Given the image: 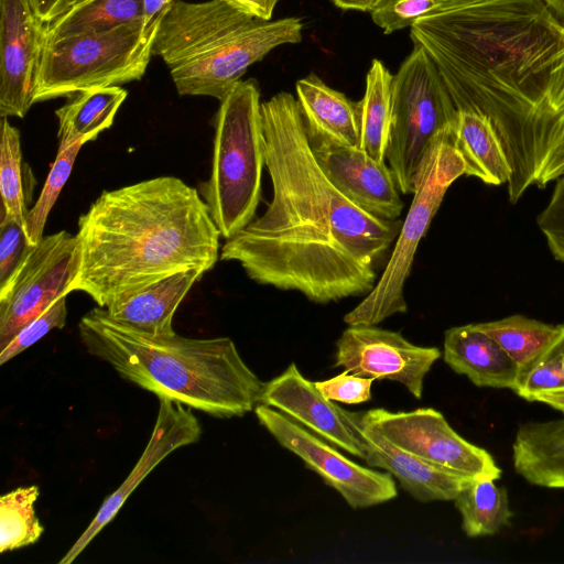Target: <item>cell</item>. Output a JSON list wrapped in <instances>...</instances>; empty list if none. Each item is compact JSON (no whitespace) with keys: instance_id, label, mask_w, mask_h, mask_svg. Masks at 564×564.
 I'll list each match as a JSON object with an SVG mask.
<instances>
[{"instance_id":"6da1fadb","label":"cell","mask_w":564,"mask_h":564,"mask_svg":"<svg viewBox=\"0 0 564 564\" xmlns=\"http://www.w3.org/2000/svg\"><path fill=\"white\" fill-rule=\"evenodd\" d=\"M272 199L229 239L220 259L240 263L262 285L326 304L367 295L402 220L377 218L345 197L314 155L295 97L261 104Z\"/></svg>"},{"instance_id":"7a4b0ae2","label":"cell","mask_w":564,"mask_h":564,"mask_svg":"<svg viewBox=\"0 0 564 564\" xmlns=\"http://www.w3.org/2000/svg\"><path fill=\"white\" fill-rule=\"evenodd\" d=\"M457 111L491 121L511 166L516 204L546 180V85L564 24L542 0H447L410 28Z\"/></svg>"},{"instance_id":"3957f363","label":"cell","mask_w":564,"mask_h":564,"mask_svg":"<svg viewBox=\"0 0 564 564\" xmlns=\"http://www.w3.org/2000/svg\"><path fill=\"white\" fill-rule=\"evenodd\" d=\"M75 237L66 294L82 291L107 307L174 273L212 270L221 235L197 188L159 176L104 191Z\"/></svg>"},{"instance_id":"277c9868","label":"cell","mask_w":564,"mask_h":564,"mask_svg":"<svg viewBox=\"0 0 564 564\" xmlns=\"http://www.w3.org/2000/svg\"><path fill=\"white\" fill-rule=\"evenodd\" d=\"M78 332L88 354L159 399L216 417L242 416L260 403L264 382L229 337L150 335L116 322L100 306L82 317Z\"/></svg>"},{"instance_id":"5b68a950","label":"cell","mask_w":564,"mask_h":564,"mask_svg":"<svg viewBox=\"0 0 564 564\" xmlns=\"http://www.w3.org/2000/svg\"><path fill=\"white\" fill-rule=\"evenodd\" d=\"M303 22L258 19L226 0H177L160 23L152 53L170 69L181 96L219 101L249 66L273 48L302 41Z\"/></svg>"},{"instance_id":"8992f818","label":"cell","mask_w":564,"mask_h":564,"mask_svg":"<svg viewBox=\"0 0 564 564\" xmlns=\"http://www.w3.org/2000/svg\"><path fill=\"white\" fill-rule=\"evenodd\" d=\"M261 104L258 83L239 80L219 101L214 118L212 170L199 194L225 239L256 218L261 200L265 166Z\"/></svg>"},{"instance_id":"52a82bcc","label":"cell","mask_w":564,"mask_h":564,"mask_svg":"<svg viewBox=\"0 0 564 564\" xmlns=\"http://www.w3.org/2000/svg\"><path fill=\"white\" fill-rule=\"evenodd\" d=\"M156 34L145 32L140 21L105 32L46 39L32 104L140 80Z\"/></svg>"},{"instance_id":"ba28073f","label":"cell","mask_w":564,"mask_h":564,"mask_svg":"<svg viewBox=\"0 0 564 564\" xmlns=\"http://www.w3.org/2000/svg\"><path fill=\"white\" fill-rule=\"evenodd\" d=\"M452 133H442L421 161L414 178L412 203L402 220L392 253L375 288L344 316L348 326L377 325L394 314L406 312L404 285L417 246L449 186L465 175V164L452 144Z\"/></svg>"},{"instance_id":"9c48e42d","label":"cell","mask_w":564,"mask_h":564,"mask_svg":"<svg viewBox=\"0 0 564 564\" xmlns=\"http://www.w3.org/2000/svg\"><path fill=\"white\" fill-rule=\"evenodd\" d=\"M457 109L433 61L419 45L393 75L391 123L386 159L402 194H412L425 153L453 131Z\"/></svg>"},{"instance_id":"30bf717a","label":"cell","mask_w":564,"mask_h":564,"mask_svg":"<svg viewBox=\"0 0 564 564\" xmlns=\"http://www.w3.org/2000/svg\"><path fill=\"white\" fill-rule=\"evenodd\" d=\"M364 426L375 430L394 446L440 468L475 479L498 480L501 469L485 449L469 443L432 408L409 412L372 409L358 413Z\"/></svg>"},{"instance_id":"8fae6325","label":"cell","mask_w":564,"mask_h":564,"mask_svg":"<svg viewBox=\"0 0 564 564\" xmlns=\"http://www.w3.org/2000/svg\"><path fill=\"white\" fill-rule=\"evenodd\" d=\"M76 237L66 230L31 246L7 285L0 289V350L29 322L66 294L75 270Z\"/></svg>"},{"instance_id":"7c38bea8","label":"cell","mask_w":564,"mask_h":564,"mask_svg":"<svg viewBox=\"0 0 564 564\" xmlns=\"http://www.w3.org/2000/svg\"><path fill=\"white\" fill-rule=\"evenodd\" d=\"M254 413L284 448L300 457L351 508H367L397 497L395 482L388 471L380 473L350 460L324 438L271 406L259 403Z\"/></svg>"},{"instance_id":"4fadbf2b","label":"cell","mask_w":564,"mask_h":564,"mask_svg":"<svg viewBox=\"0 0 564 564\" xmlns=\"http://www.w3.org/2000/svg\"><path fill=\"white\" fill-rule=\"evenodd\" d=\"M440 357L438 348L414 345L398 332L352 325L336 343L334 367L373 380L397 381L421 399L424 378Z\"/></svg>"},{"instance_id":"5bb4252c","label":"cell","mask_w":564,"mask_h":564,"mask_svg":"<svg viewBox=\"0 0 564 564\" xmlns=\"http://www.w3.org/2000/svg\"><path fill=\"white\" fill-rule=\"evenodd\" d=\"M47 23L31 0H0V116L23 118L32 104Z\"/></svg>"},{"instance_id":"9a60e30c","label":"cell","mask_w":564,"mask_h":564,"mask_svg":"<svg viewBox=\"0 0 564 564\" xmlns=\"http://www.w3.org/2000/svg\"><path fill=\"white\" fill-rule=\"evenodd\" d=\"M260 403L276 409L325 441L365 459L366 442L358 413L348 412L327 399L315 382L301 373L295 362L264 382Z\"/></svg>"},{"instance_id":"2e32d148","label":"cell","mask_w":564,"mask_h":564,"mask_svg":"<svg viewBox=\"0 0 564 564\" xmlns=\"http://www.w3.org/2000/svg\"><path fill=\"white\" fill-rule=\"evenodd\" d=\"M156 421L150 440L138 463L120 487L108 496L97 514L68 550L59 564L72 563L88 546L91 540L116 517L138 485L175 449L196 443L202 426L192 409L184 404L160 398Z\"/></svg>"},{"instance_id":"e0dca14e","label":"cell","mask_w":564,"mask_h":564,"mask_svg":"<svg viewBox=\"0 0 564 564\" xmlns=\"http://www.w3.org/2000/svg\"><path fill=\"white\" fill-rule=\"evenodd\" d=\"M311 145L321 169L345 197L377 218L399 219L404 203L386 162L377 161L359 147L323 141Z\"/></svg>"},{"instance_id":"ac0fdd59","label":"cell","mask_w":564,"mask_h":564,"mask_svg":"<svg viewBox=\"0 0 564 564\" xmlns=\"http://www.w3.org/2000/svg\"><path fill=\"white\" fill-rule=\"evenodd\" d=\"M360 427L366 442L364 460L367 465L388 471L406 492L421 502L454 501L474 479L432 465L394 446L375 430L362 424Z\"/></svg>"},{"instance_id":"d6986e66","label":"cell","mask_w":564,"mask_h":564,"mask_svg":"<svg viewBox=\"0 0 564 564\" xmlns=\"http://www.w3.org/2000/svg\"><path fill=\"white\" fill-rule=\"evenodd\" d=\"M444 361L477 387L511 389L519 386V368L506 350L475 324L451 327L444 335Z\"/></svg>"},{"instance_id":"ffe728a7","label":"cell","mask_w":564,"mask_h":564,"mask_svg":"<svg viewBox=\"0 0 564 564\" xmlns=\"http://www.w3.org/2000/svg\"><path fill=\"white\" fill-rule=\"evenodd\" d=\"M295 88L311 142L359 145V101H352L343 93L330 88L315 74L299 79Z\"/></svg>"},{"instance_id":"44dd1931","label":"cell","mask_w":564,"mask_h":564,"mask_svg":"<svg viewBox=\"0 0 564 564\" xmlns=\"http://www.w3.org/2000/svg\"><path fill=\"white\" fill-rule=\"evenodd\" d=\"M204 273L196 269L174 273L104 308L112 319L137 330L155 336L175 334L174 314Z\"/></svg>"},{"instance_id":"7402d4cb","label":"cell","mask_w":564,"mask_h":564,"mask_svg":"<svg viewBox=\"0 0 564 564\" xmlns=\"http://www.w3.org/2000/svg\"><path fill=\"white\" fill-rule=\"evenodd\" d=\"M512 463L529 484L564 489V417L520 424L512 443Z\"/></svg>"},{"instance_id":"603a6c76","label":"cell","mask_w":564,"mask_h":564,"mask_svg":"<svg viewBox=\"0 0 564 564\" xmlns=\"http://www.w3.org/2000/svg\"><path fill=\"white\" fill-rule=\"evenodd\" d=\"M452 144L464 161L465 175L489 185L509 182L511 166L488 117L474 111H458Z\"/></svg>"},{"instance_id":"cb8c5ba5","label":"cell","mask_w":564,"mask_h":564,"mask_svg":"<svg viewBox=\"0 0 564 564\" xmlns=\"http://www.w3.org/2000/svg\"><path fill=\"white\" fill-rule=\"evenodd\" d=\"M128 96L120 86H108L78 91L55 110L58 121V148L75 142L87 143L109 129Z\"/></svg>"},{"instance_id":"d4e9b609","label":"cell","mask_w":564,"mask_h":564,"mask_svg":"<svg viewBox=\"0 0 564 564\" xmlns=\"http://www.w3.org/2000/svg\"><path fill=\"white\" fill-rule=\"evenodd\" d=\"M475 325L494 338L517 364L520 375L519 384L525 375L564 338V323L546 324L520 314Z\"/></svg>"},{"instance_id":"484cf974","label":"cell","mask_w":564,"mask_h":564,"mask_svg":"<svg viewBox=\"0 0 564 564\" xmlns=\"http://www.w3.org/2000/svg\"><path fill=\"white\" fill-rule=\"evenodd\" d=\"M393 75L375 58L366 77L360 104L359 148L379 162H386L391 123V86Z\"/></svg>"},{"instance_id":"4316f807","label":"cell","mask_w":564,"mask_h":564,"mask_svg":"<svg viewBox=\"0 0 564 564\" xmlns=\"http://www.w3.org/2000/svg\"><path fill=\"white\" fill-rule=\"evenodd\" d=\"M143 0H89L47 23V40L105 32L143 21Z\"/></svg>"},{"instance_id":"83f0119b","label":"cell","mask_w":564,"mask_h":564,"mask_svg":"<svg viewBox=\"0 0 564 564\" xmlns=\"http://www.w3.org/2000/svg\"><path fill=\"white\" fill-rule=\"evenodd\" d=\"M492 479H473L455 498L462 529L469 538L491 535L510 525L507 490Z\"/></svg>"},{"instance_id":"f1b7e54d","label":"cell","mask_w":564,"mask_h":564,"mask_svg":"<svg viewBox=\"0 0 564 564\" xmlns=\"http://www.w3.org/2000/svg\"><path fill=\"white\" fill-rule=\"evenodd\" d=\"M39 495V487L32 485L19 487L0 498L1 553L31 545L44 532L34 508Z\"/></svg>"},{"instance_id":"f546056e","label":"cell","mask_w":564,"mask_h":564,"mask_svg":"<svg viewBox=\"0 0 564 564\" xmlns=\"http://www.w3.org/2000/svg\"><path fill=\"white\" fill-rule=\"evenodd\" d=\"M0 193V219H12L24 228L29 209L22 184L21 138L20 131L10 123L8 117H1Z\"/></svg>"},{"instance_id":"4dcf8cb0","label":"cell","mask_w":564,"mask_h":564,"mask_svg":"<svg viewBox=\"0 0 564 564\" xmlns=\"http://www.w3.org/2000/svg\"><path fill=\"white\" fill-rule=\"evenodd\" d=\"M545 110L546 178L550 184L564 175V40L549 74Z\"/></svg>"},{"instance_id":"1f68e13d","label":"cell","mask_w":564,"mask_h":564,"mask_svg":"<svg viewBox=\"0 0 564 564\" xmlns=\"http://www.w3.org/2000/svg\"><path fill=\"white\" fill-rule=\"evenodd\" d=\"M84 144L78 141L69 147L58 148L41 194L26 215L24 230L31 246H35L43 238L48 214L67 182L76 156Z\"/></svg>"},{"instance_id":"d6a6232c","label":"cell","mask_w":564,"mask_h":564,"mask_svg":"<svg viewBox=\"0 0 564 564\" xmlns=\"http://www.w3.org/2000/svg\"><path fill=\"white\" fill-rule=\"evenodd\" d=\"M447 0H379L371 19L384 34L411 28L416 21L440 9Z\"/></svg>"},{"instance_id":"836d02e7","label":"cell","mask_w":564,"mask_h":564,"mask_svg":"<svg viewBox=\"0 0 564 564\" xmlns=\"http://www.w3.org/2000/svg\"><path fill=\"white\" fill-rule=\"evenodd\" d=\"M66 295L58 297L39 316L29 322L13 339L0 350V365L29 348L54 328H63L66 324Z\"/></svg>"},{"instance_id":"e575fe53","label":"cell","mask_w":564,"mask_h":564,"mask_svg":"<svg viewBox=\"0 0 564 564\" xmlns=\"http://www.w3.org/2000/svg\"><path fill=\"white\" fill-rule=\"evenodd\" d=\"M560 389H564V338L525 375L514 392L531 401L535 393Z\"/></svg>"},{"instance_id":"d590c367","label":"cell","mask_w":564,"mask_h":564,"mask_svg":"<svg viewBox=\"0 0 564 564\" xmlns=\"http://www.w3.org/2000/svg\"><path fill=\"white\" fill-rule=\"evenodd\" d=\"M536 223L552 256L564 262V175L556 181L550 200Z\"/></svg>"},{"instance_id":"8d00e7d4","label":"cell","mask_w":564,"mask_h":564,"mask_svg":"<svg viewBox=\"0 0 564 564\" xmlns=\"http://www.w3.org/2000/svg\"><path fill=\"white\" fill-rule=\"evenodd\" d=\"M30 248L20 224L8 218L0 219V289L11 280Z\"/></svg>"},{"instance_id":"74e56055","label":"cell","mask_w":564,"mask_h":564,"mask_svg":"<svg viewBox=\"0 0 564 564\" xmlns=\"http://www.w3.org/2000/svg\"><path fill=\"white\" fill-rule=\"evenodd\" d=\"M372 378L360 377L344 370L324 381H316V388L329 400L346 404H358L371 399Z\"/></svg>"},{"instance_id":"f35d334b","label":"cell","mask_w":564,"mask_h":564,"mask_svg":"<svg viewBox=\"0 0 564 564\" xmlns=\"http://www.w3.org/2000/svg\"><path fill=\"white\" fill-rule=\"evenodd\" d=\"M177 0H143V30L158 32L161 21Z\"/></svg>"},{"instance_id":"ab89813d","label":"cell","mask_w":564,"mask_h":564,"mask_svg":"<svg viewBox=\"0 0 564 564\" xmlns=\"http://www.w3.org/2000/svg\"><path fill=\"white\" fill-rule=\"evenodd\" d=\"M75 0H31L34 11L45 22L50 23L68 11Z\"/></svg>"},{"instance_id":"60d3db41","label":"cell","mask_w":564,"mask_h":564,"mask_svg":"<svg viewBox=\"0 0 564 564\" xmlns=\"http://www.w3.org/2000/svg\"><path fill=\"white\" fill-rule=\"evenodd\" d=\"M230 4L243 10L245 12L264 20L270 21L273 10L279 0H226Z\"/></svg>"},{"instance_id":"b9f144b4","label":"cell","mask_w":564,"mask_h":564,"mask_svg":"<svg viewBox=\"0 0 564 564\" xmlns=\"http://www.w3.org/2000/svg\"><path fill=\"white\" fill-rule=\"evenodd\" d=\"M542 402L564 414V389L535 393L531 402Z\"/></svg>"},{"instance_id":"7bdbcfd3","label":"cell","mask_w":564,"mask_h":564,"mask_svg":"<svg viewBox=\"0 0 564 564\" xmlns=\"http://www.w3.org/2000/svg\"><path fill=\"white\" fill-rule=\"evenodd\" d=\"M343 10L371 11L379 0H332Z\"/></svg>"},{"instance_id":"ee69618b","label":"cell","mask_w":564,"mask_h":564,"mask_svg":"<svg viewBox=\"0 0 564 564\" xmlns=\"http://www.w3.org/2000/svg\"><path fill=\"white\" fill-rule=\"evenodd\" d=\"M564 24V0H542Z\"/></svg>"},{"instance_id":"f6af8a7d","label":"cell","mask_w":564,"mask_h":564,"mask_svg":"<svg viewBox=\"0 0 564 564\" xmlns=\"http://www.w3.org/2000/svg\"><path fill=\"white\" fill-rule=\"evenodd\" d=\"M86 1H89V0H75V2H74V4H73V7L78 6V4H82V3L86 2ZM73 7H72V8H73Z\"/></svg>"}]
</instances>
